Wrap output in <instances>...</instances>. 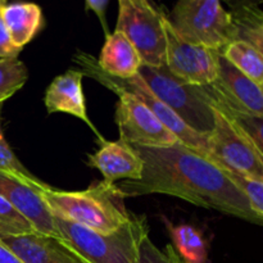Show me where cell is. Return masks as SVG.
Instances as JSON below:
<instances>
[{
  "mask_svg": "<svg viewBox=\"0 0 263 263\" xmlns=\"http://www.w3.org/2000/svg\"><path fill=\"white\" fill-rule=\"evenodd\" d=\"M144 162L138 181L118 185L125 198L162 194L176 197L197 207L218 211L248 222L262 225L243 193L222 167L189 146L179 143L167 148H135Z\"/></svg>",
  "mask_w": 263,
  "mask_h": 263,
  "instance_id": "cell-1",
  "label": "cell"
},
{
  "mask_svg": "<svg viewBox=\"0 0 263 263\" xmlns=\"http://www.w3.org/2000/svg\"><path fill=\"white\" fill-rule=\"evenodd\" d=\"M40 194L54 216L97 233H112L131 218L118 185L100 181L80 192L55 190L41 184Z\"/></svg>",
  "mask_w": 263,
  "mask_h": 263,
  "instance_id": "cell-2",
  "label": "cell"
},
{
  "mask_svg": "<svg viewBox=\"0 0 263 263\" xmlns=\"http://www.w3.org/2000/svg\"><path fill=\"white\" fill-rule=\"evenodd\" d=\"M61 239L89 263H135L141 244L149 238L145 216L130 220L112 233H97L54 216Z\"/></svg>",
  "mask_w": 263,
  "mask_h": 263,
  "instance_id": "cell-3",
  "label": "cell"
},
{
  "mask_svg": "<svg viewBox=\"0 0 263 263\" xmlns=\"http://www.w3.org/2000/svg\"><path fill=\"white\" fill-rule=\"evenodd\" d=\"M168 18L180 39L222 53L235 41V26L229 10L217 0H181Z\"/></svg>",
  "mask_w": 263,
  "mask_h": 263,
  "instance_id": "cell-4",
  "label": "cell"
},
{
  "mask_svg": "<svg viewBox=\"0 0 263 263\" xmlns=\"http://www.w3.org/2000/svg\"><path fill=\"white\" fill-rule=\"evenodd\" d=\"M74 63L79 66L77 71L81 72L84 76H89L91 79L97 80L99 84L105 86L107 89L112 90L113 92L125 91L135 95L136 98L141 100L154 115L158 117V120L179 139V141L184 145L189 146L193 151L198 152L211 161L210 151H208V141L205 136L199 135L194 130L185 125L167 105H164L153 92L149 90L145 82L143 81L139 74L131 77V79H116V77L108 76L107 73L102 71L98 67L97 59L90 54L84 51H77L73 57Z\"/></svg>",
  "mask_w": 263,
  "mask_h": 263,
  "instance_id": "cell-5",
  "label": "cell"
},
{
  "mask_svg": "<svg viewBox=\"0 0 263 263\" xmlns=\"http://www.w3.org/2000/svg\"><path fill=\"white\" fill-rule=\"evenodd\" d=\"M139 76L152 92L182 122L207 138L213 128V109L200 95L198 86L186 84L162 67L141 66Z\"/></svg>",
  "mask_w": 263,
  "mask_h": 263,
  "instance_id": "cell-6",
  "label": "cell"
},
{
  "mask_svg": "<svg viewBox=\"0 0 263 263\" xmlns=\"http://www.w3.org/2000/svg\"><path fill=\"white\" fill-rule=\"evenodd\" d=\"M163 12L146 0H120L116 31L128 39L144 66L166 64V32Z\"/></svg>",
  "mask_w": 263,
  "mask_h": 263,
  "instance_id": "cell-7",
  "label": "cell"
},
{
  "mask_svg": "<svg viewBox=\"0 0 263 263\" xmlns=\"http://www.w3.org/2000/svg\"><path fill=\"white\" fill-rule=\"evenodd\" d=\"M115 121L120 140L134 148H167L179 139L158 120L156 115L130 92L118 91Z\"/></svg>",
  "mask_w": 263,
  "mask_h": 263,
  "instance_id": "cell-8",
  "label": "cell"
},
{
  "mask_svg": "<svg viewBox=\"0 0 263 263\" xmlns=\"http://www.w3.org/2000/svg\"><path fill=\"white\" fill-rule=\"evenodd\" d=\"M213 118V128L207 136L211 161L226 170L263 180L262 152L215 109Z\"/></svg>",
  "mask_w": 263,
  "mask_h": 263,
  "instance_id": "cell-9",
  "label": "cell"
},
{
  "mask_svg": "<svg viewBox=\"0 0 263 263\" xmlns=\"http://www.w3.org/2000/svg\"><path fill=\"white\" fill-rule=\"evenodd\" d=\"M166 32V67L174 76L194 86L215 82L218 73L220 51L205 46L189 44L180 39L164 17Z\"/></svg>",
  "mask_w": 263,
  "mask_h": 263,
  "instance_id": "cell-10",
  "label": "cell"
},
{
  "mask_svg": "<svg viewBox=\"0 0 263 263\" xmlns=\"http://www.w3.org/2000/svg\"><path fill=\"white\" fill-rule=\"evenodd\" d=\"M41 184L35 176L0 172V195L32 225L36 233L61 238L54 215L39 190Z\"/></svg>",
  "mask_w": 263,
  "mask_h": 263,
  "instance_id": "cell-11",
  "label": "cell"
},
{
  "mask_svg": "<svg viewBox=\"0 0 263 263\" xmlns=\"http://www.w3.org/2000/svg\"><path fill=\"white\" fill-rule=\"evenodd\" d=\"M100 148L87 157V163L103 175V181L115 184L120 180L138 181L144 171V162L135 148L117 141H100Z\"/></svg>",
  "mask_w": 263,
  "mask_h": 263,
  "instance_id": "cell-12",
  "label": "cell"
},
{
  "mask_svg": "<svg viewBox=\"0 0 263 263\" xmlns=\"http://www.w3.org/2000/svg\"><path fill=\"white\" fill-rule=\"evenodd\" d=\"M0 241L23 263H89L61 238L36 233L3 236Z\"/></svg>",
  "mask_w": 263,
  "mask_h": 263,
  "instance_id": "cell-13",
  "label": "cell"
},
{
  "mask_svg": "<svg viewBox=\"0 0 263 263\" xmlns=\"http://www.w3.org/2000/svg\"><path fill=\"white\" fill-rule=\"evenodd\" d=\"M226 103L238 109L263 117L262 86L241 73L222 55L218 61L217 79L211 84Z\"/></svg>",
  "mask_w": 263,
  "mask_h": 263,
  "instance_id": "cell-14",
  "label": "cell"
},
{
  "mask_svg": "<svg viewBox=\"0 0 263 263\" xmlns=\"http://www.w3.org/2000/svg\"><path fill=\"white\" fill-rule=\"evenodd\" d=\"M84 74L80 71H69L57 76L48 86L44 97V104L49 115L51 113H66L79 118L86 123L100 141L105 140L90 120L86 110L84 90H82Z\"/></svg>",
  "mask_w": 263,
  "mask_h": 263,
  "instance_id": "cell-15",
  "label": "cell"
},
{
  "mask_svg": "<svg viewBox=\"0 0 263 263\" xmlns=\"http://www.w3.org/2000/svg\"><path fill=\"white\" fill-rule=\"evenodd\" d=\"M97 63L108 76L122 80L139 74V69L143 66L140 55L133 44L121 31L116 30L105 36V43Z\"/></svg>",
  "mask_w": 263,
  "mask_h": 263,
  "instance_id": "cell-16",
  "label": "cell"
},
{
  "mask_svg": "<svg viewBox=\"0 0 263 263\" xmlns=\"http://www.w3.org/2000/svg\"><path fill=\"white\" fill-rule=\"evenodd\" d=\"M2 15L13 45L21 50L44 26L43 10L33 3H5Z\"/></svg>",
  "mask_w": 263,
  "mask_h": 263,
  "instance_id": "cell-17",
  "label": "cell"
},
{
  "mask_svg": "<svg viewBox=\"0 0 263 263\" xmlns=\"http://www.w3.org/2000/svg\"><path fill=\"white\" fill-rule=\"evenodd\" d=\"M198 90L211 108L220 112L236 131H239L244 138L248 139L259 152L263 153V117H258V116H254L246 110L238 109L226 103L220 97V94L213 89L212 85L198 86Z\"/></svg>",
  "mask_w": 263,
  "mask_h": 263,
  "instance_id": "cell-18",
  "label": "cell"
},
{
  "mask_svg": "<svg viewBox=\"0 0 263 263\" xmlns=\"http://www.w3.org/2000/svg\"><path fill=\"white\" fill-rule=\"evenodd\" d=\"M174 248L182 263H207L208 246L203 234L187 223L172 225L166 221Z\"/></svg>",
  "mask_w": 263,
  "mask_h": 263,
  "instance_id": "cell-19",
  "label": "cell"
},
{
  "mask_svg": "<svg viewBox=\"0 0 263 263\" xmlns=\"http://www.w3.org/2000/svg\"><path fill=\"white\" fill-rule=\"evenodd\" d=\"M235 26V41H246L263 51V15L253 3H240L229 10Z\"/></svg>",
  "mask_w": 263,
  "mask_h": 263,
  "instance_id": "cell-20",
  "label": "cell"
},
{
  "mask_svg": "<svg viewBox=\"0 0 263 263\" xmlns=\"http://www.w3.org/2000/svg\"><path fill=\"white\" fill-rule=\"evenodd\" d=\"M263 51L254 48L246 41L236 40L229 44L221 55L230 64H233L238 71L246 74L248 79L256 82L257 85H263Z\"/></svg>",
  "mask_w": 263,
  "mask_h": 263,
  "instance_id": "cell-21",
  "label": "cell"
},
{
  "mask_svg": "<svg viewBox=\"0 0 263 263\" xmlns=\"http://www.w3.org/2000/svg\"><path fill=\"white\" fill-rule=\"evenodd\" d=\"M28 72L18 57L0 59V104L23 87Z\"/></svg>",
  "mask_w": 263,
  "mask_h": 263,
  "instance_id": "cell-22",
  "label": "cell"
},
{
  "mask_svg": "<svg viewBox=\"0 0 263 263\" xmlns=\"http://www.w3.org/2000/svg\"><path fill=\"white\" fill-rule=\"evenodd\" d=\"M223 168V167H222ZM229 179L236 185L257 216L263 218V180L223 168Z\"/></svg>",
  "mask_w": 263,
  "mask_h": 263,
  "instance_id": "cell-23",
  "label": "cell"
},
{
  "mask_svg": "<svg viewBox=\"0 0 263 263\" xmlns=\"http://www.w3.org/2000/svg\"><path fill=\"white\" fill-rule=\"evenodd\" d=\"M30 234H36L32 225L0 195V238Z\"/></svg>",
  "mask_w": 263,
  "mask_h": 263,
  "instance_id": "cell-24",
  "label": "cell"
},
{
  "mask_svg": "<svg viewBox=\"0 0 263 263\" xmlns=\"http://www.w3.org/2000/svg\"><path fill=\"white\" fill-rule=\"evenodd\" d=\"M2 108L0 104V172H7L12 175H23V176H32L27 168L22 164V162L17 158L9 144L5 140L4 134L2 130Z\"/></svg>",
  "mask_w": 263,
  "mask_h": 263,
  "instance_id": "cell-25",
  "label": "cell"
},
{
  "mask_svg": "<svg viewBox=\"0 0 263 263\" xmlns=\"http://www.w3.org/2000/svg\"><path fill=\"white\" fill-rule=\"evenodd\" d=\"M135 263H171L166 252H162L151 238H146L139 249L138 259Z\"/></svg>",
  "mask_w": 263,
  "mask_h": 263,
  "instance_id": "cell-26",
  "label": "cell"
},
{
  "mask_svg": "<svg viewBox=\"0 0 263 263\" xmlns=\"http://www.w3.org/2000/svg\"><path fill=\"white\" fill-rule=\"evenodd\" d=\"M5 5V2L0 0V59L2 58H12V57H18L22 50L18 48H15L13 45L12 40L9 37V33H8L7 27L4 25V21H3L2 10L3 7Z\"/></svg>",
  "mask_w": 263,
  "mask_h": 263,
  "instance_id": "cell-27",
  "label": "cell"
},
{
  "mask_svg": "<svg viewBox=\"0 0 263 263\" xmlns=\"http://www.w3.org/2000/svg\"><path fill=\"white\" fill-rule=\"evenodd\" d=\"M108 4H109L108 0H86V2H85V8H86V10H91V12H94L95 15L99 18L103 30H104L105 36L109 35V30H108L107 26V18H105V10H107Z\"/></svg>",
  "mask_w": 263,
  "mask_h": 263,
  "instance_id": "cell-28",
  "label": "cell"
},
{
  "mask_svg": "<svg viewBox=\"0 0 263 263\" xmlns=\"http://www.w3.org/2000/svg\"><path fill=\"white\" fill-rule=\"evenodd\" d=\"M0 263H23L10 251L8 247H5L4 244L0 241Z\"/></svg>",
  "mask_w": 263,
  "mask_h": 263,
  "instance_id": "cell-29",
  "label": "cell"
},
{
  "mask_svg": "<svg viewBox=\"0 0 263 263\" xmlns=\"http://www.w3.org/2000/svg\"><path fill=\"white\" fill-rule=\"evenodd\" d=\"M166 253L168 254L170 261H171V263H182L181 258H180V257L177 256V253H176V251H175L174 246H171V244H168V246H167Z\"/></svg>",
  "mask_w": 263,
  "mask_h": 263,
  "instance_id": "cell-30",
  "label": "cell"
}]
</instances>
